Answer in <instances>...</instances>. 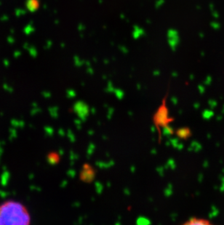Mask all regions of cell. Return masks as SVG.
<instances>
[{
    "mask_svg": "<svg viewBox=\"0 0 224 225\" xmlns=\"http://www.w3.org/2000/svg\"><path fill=\"white\" fill-rule=\"evenodd\" d=\"M31 217L25 205L14 200H7L0 205V224L27 225Z\"/></svg>",
    "mask_w": 224,
    "mask_h": 225,
    "instance_id": "cell-1",
    "label": "cell"
},
{
    "mask_svg": "<svg viewBox=\"0 0 224 225\" xmlns=\"http://www.w3.org/2000/svg\"><path fill=\"white\" fill-rule=\"evenodd\" d=\"M167 96V95L165 96L161 106L159 107L153 116V121L154 123V126L159 133V143L162 140V133L161 130H160V127L169 126V123L173 121V118L168 117L169 112H168V108L166 105Z\"/></svg>",
    "mask_w": 224,
    "mask_h": 225,
    "instance_id": "cell-2",
    "label": "cell"
},
{
    "mask_svg": "<svg viewBox=\"0 0 224 225\" xmlns=\"http://www.w3.org/2000/svg\"><path fill=\"white\" fill-rule=\"evenodd\" d=\"M74 111L82 121H85L89 115L88 106L82 101H78L74 105Z\"/></svg>",
    "mask_w": 224,
    "mask_h": 225,
    "instance_id": "cell-3",
    "label": "cell"
},
{
    "mask_svg": "<svg viewBox=\"0 0 224 225\" xmlns=\"http://www.w3.org/2000/svg\"><path fill=\"white\" fill-rule=\"evenodd\" d=\"M95 171L94 169L88 164L84 165L83 168H82V171H81L80 173V179L81 180L83 181L89 182L93 181V180L95 178Z\"/></svg>",
    "mask_w": 224,
    "mask_h": 225,
    "instance_id": "cell-4",
    "label": "cell"
},
{
    "mask_svg": "<svg viewBox=\"0 0 224 225\" xmlns=\"http://www.w3.org/2000/svg\"><path fill=\"white\" fill-rule=\"evenodd\" d=\"M185 224L188 225H208L210 224V221H208L207 219H204V218H196V217H194V218H191L189 221H186L185 223Z\"/></svg>",
    "mask_w": 224,
    "mask_h": 225,
    "instance_id": "cell-5",
    "label": "cell"
},
{
    "mask_svg": "<svg viewBox=\"0 0 224 225\" xmlns=\"http://www.w3.org/2000/svg\"><path fill=\"white\" fill-rule=\"evenodd\" d=\"M40 6V2L39 0H27L26 7L31 12H34L39 9Z\"/></svg>",
    "mask_w": 224,
    "mask_h": 225,
    "instance_id": "cell-6",
    "label": "cell"
},
{
    "mask_svg": "<svg viewBox=\"0 0 224 225\" xmlns=\"http://www.w3.org/2000/svg\"><path fill=\"white\" fill-rule=\"evenodd\" d=\"M191 131L187 128H180L176 131V135L178 136L180 139H186L191 136Z\"/></svg>",
    "mask_w": 224,
    "mask_h": 225,
    "instance_id": "cell-7",
    "label": "cell"
},
{
    "mask_svg": "<svg viewBox=\"0 0 224 225\" xmlns=\"http://www.w3.org/2000/svg\"><path fill=\"white\" fill-rule=\"evenodd\" d=\"M47 162L50 165H55L59 162L60 155L55 152H50L47 155Z\"/></svg>",
    "mask_w": 224,
    "mask_h": 225,
    "instance_id": "cell-8",
    "label": "cell"
},
{
    "mask_svg": "<svg viewBox=\"0 0 224 225\" xmlns=\"http://www.w3.org/2000/svg\"><path fill=\"white\" fill-rule=\"evenodd\" d=\"M95 165H96L98 167L101 168H110V167H112V165H114V162L112 160V161H111V162L106 163L101 162V161H99V162H97L96 163H95Z\"/></svg>",
    "mask_w": 224,
    "mask_h": 225,
    "instance_id": "cell-9",
    "label": "cell"
},
{
    "mask_svg": "<svg viewBox=\"0 0 224 225\" xmlns=\"http://www.w3.org/2000/svg\"><path fill=\"white\" fill-rule=\"evenodd\" d=\"M151 221L149 218H146L144 216H140L138 217L137 221H136V224H151Z\"/></svg>",
    "mask_w": 224,
    "mask_h": 225,
    "instance_id": "cell-10",
    "label": "cell"
},
{
    "mask_svg": "<svg viewBox=\"0 0 224 225\" xmlns=\"http://www.w3.org/2000/svg\"><path fill=\"white\" fill-rule=\"evenodd\" d=\"M163 135L164 136H170L173 134V129L169 126L163 127Z\"/></svg>",
    "mask_w": 224,
    "mask_h": 225,
    "instance_id": "cell-11",
    "label": "cell"
},
{
    "mask_svg": "<svg viewBox=\"0 0 224 225\" xmlns=\"http://www.w3.org/2000/svg\"><path fill=\"white\" fill-rule=\"evenodd\" d=\"M95 146L93 144V143H90V145H89V147H88V150H87V158H90V156H91L92 155H93V153L95 151Z\"/></svg>",
    "mask_w": 224,
    "mask_h": 225,
    "instance_id": "cell-12",
    "label": "cell"
},
{
    "mask_svg": "<svg viewBox=\"0 0 224 225\" xmlns=\"http://www.w3.org/2000/svg\"><path fill=\"white\" fill-rule=\"evenodd\" d=\"M95 189H96L97 193H98V194H101V193H102L103 189H104V187H103L102 184L97 181V182H95Z\"/></svg>",
    "mask_w": 224,
    "mask_h": 225,
    "instance_id": "cell-13",
    "label": "cell"
},
{
    "mask_svg": "<svg viewBox=\"0 0 224 225\" xmlns=\"http://www.w3.org/2000/svg\"><path fill=\"white\" fill-rule=\"evenodd\" d=\"M67 136H68V137H69L70 142H72V143L75 142V141H76L75 136H74V133L72 132V131H71V130H70V129H69L67 131Z\"/></svg>",
    "mask_w": 224,
    "mask_h": 225,
    "instance_id": "cell-14",
    "label": "cell"
},
{
    "mask_svg": "<svg viewBox=\"0 0 224 225\" xmlns=\"http://www.w3.org/2000/svg\"><path fill=\"white\" fill-rule=\"evenodd\" d=\"M114 93H115L116 96H117V99H123L124 96H125V93H124V92L122 91V90H121L115 89V90H114Z\"/></svg>",
    "mask_w": 224,
    "mask_h": 225,
    "instance_id": "cell-15",
    "label": "cell"
},
{
    "mask_svg": "<svg viewBox=\"0 0 224 225\" xmlns=\"http://www.w3.org/2000/svg\"><path fill=\"white\" fill-rule=\"evenodd\" d=\"M50 109H52V111L50 110V115H52V117L54 118H57L58 117V107H52V108H50Z\"/></svg>",
    "mask_w": 224,
    "mask_h": 225,
    "instance_id": "cell-16",
    "label": "cell"
},
{
    "mask_svg": "<svg viewBox=\"0 0 224 225\" xmlns=\"http://www.w3.org/2000/svg\"><path fill=\"white\" fill-rule=\"evenodd\" d=\"M76 96H77V93H76L74 90H69L66 91V96H67L69 99H73V98H75Z\"/></svg>",
    "mask_w": 224,
    "mask_h": 225,
    "instance_id": "cell-17",
    "label": "cell"
},
{
    "mask_svg": "<svg viewBox=\"0 0 224 225\" xmlns=\"http://www.w3.org/2000/svg\"><path fill=\"white\" fill-rule=\"evenodd\" d=\"M78 158V155L75 154L73 151L70 152V160L71 161H72V165L74 164V162L75 160H77Z\"/></svg>",
    "mask_w": 224,
    "mask_h": 225,
    "instance_id": "cell-18",
    "label": "cell"
},
{
    "mask_svg": "<svg viewBox=\"0 0 224 225\" xmlns=\"http://www.w3.org/2000/svg\"><path fill=\"white\" fill-rule=\"evenodd\" d=\"M67 175L69 176V177H71V178H74L76 176V171H74V169H69V170L67 171Z\"/></svg>",
    "mask_w": 224,
    "mask_h": 225,
    "instance_id": "cell-19",
    "label": "cell"
},
{
    "mask_svg": "<svg viewBox=\"0 0 224 225\" xmlns=\"http://www.w3.org/2000/svg\"><path fill=\"white\" fill-rule=\"evenodd\" d=\"M114 109L113 108H109V110H108V115H107V118L109 119V120H111V118H112V115H113V113H114Z\"/></svg>",
    "mask_w": 224,
    "mask_h": 225,
    "instance_id": "cell-20",
    "label": "cell"
},
{
    "mask_svg": "<svg viewBox=\"0 0 224 225\" xmlns=\"http://www.w3.org/2000/svg\"><path fill=\"white\" fill-rule=\"evenodd\" d=\"M74 123H75L76 126H77V128H78L79 130H80L81 128H82V126H81V125H82V120H74Z\"/></svg>",
    "mask_w": 224,
    "mask_h": 225,
    "instance_id": "cell-21",
    "label": "cell"
},
{
    "mask_svg": "<svg viewBox=\"0 0 224 225\" xmlns=\"http://www.w3.org/2000/svg\"><path fill=\"white\" fill-rule=\"evenodd\" d=\"M45 130H46V132H47V134H49V135L52 136V134H53V133H54L53 131H53V129H52V128H50V127H48V128H46Z\"/></svg>",
    "mask_w": 224,
    "mask_h": 225,
    "instance_id": "cell-22",
    "label": "cell"
},
{
    "mask_svg": "<svg viewBox=\"0 0 224 225\" xmlns=\"http://www.w3.org/2000/svg\"><path fill=\"white\" fill-rule=\"evenodd\" d=\"M157 172H158V173H159L161 176H163V174H162V173H163V168H161V167H158V168H157Z\"/></svg>",
    "mask_w": 224,
    "mask_h": 225,
    "instance_id": "cell-23",
    "label": "cell"
},
{
    "mask_svg": "<svg viewBox=\"0 0 224 225\" xmlns=\"http://www.w3.org/2000/svg\"><path fill=\"white\" fill-rule=\"evenodd\" d=\"M58 134H59L61 136H64L65 135H66V132H65L63 129H60L59 131H58Z\"/></svg>",
    "mask_w": 224,
    "mask_h": 225,
    "instance_id": "cell-24",
    "label": "cell"
},
{
    "mask_svg": "<svg viewBox=\"0 0 224 225\" xmlns=\"http://www.w3.org/2000/svg\"><path fill=\"white\" fill-rule=\"evenodd\" d=\"M67 184H68L67 181H66V180L63 181V182H62L61 184H60V187H66Z\"/></svg>",
    "mask_w": 224,
    "mask_h": 225,
    "instance_id": "cell-25",
    "label": "cell"
},
{
    "mask_svg": "<svg viewBox=\"0 0 224 225\" xmlns=\"http://www.w3.org/2000/svg\"><path fill=\"white\" fill-rule=\"evenodd\" d=\"M124 192H125V195H130V190L128 189H124Z\"/></svg>",
    "mask_w": 224,
    "mask_h": 225,
    "instance_id": "cell-26",
    "label": "cell"
},
{
    "mask_svg": "<svg viewBox=\"0 0 224 225\" xmlns=\"http://www.w3.org/2000/svg\"><path fill=\"white\" fill-rule=\"evenodd\" d=\"M73 206H75V207H79L80 206V203H79V202H75V205L74 204H73Z\"/></svg>",
    "mask_w": 224,
    "mask_h": 225,
    "instance_id": "cell-27",
    "label": "cell"
},
{
    "mask_svg": "<svg viewBox=\"0 0 224 225\" xmlns=\"http://www.w3.org/2000/svg\"><path fill=\"white\" fill-rule=\"evenodd\" d=\"M130 170H131L132 173H134L135 171H136V167H135V166H132L131 169H130Z\"/></svg>",
    "mask_w": 224,
    "mask_h": 225,
    "instance_id": "cell-28",
    "label": "cell"
},
{
    "mask_svg": "<svg viewBox=\"0 0 224 225\" xmlns=\"http://www.w3.org/2000/svg\"><path fill=\"white\" fill-rule=\"evenodd\" d=\"M93 134H94V131H93V130H90V131H88V134H89V135H93Z\"/></svg>",
    "mask_w": 224,
    "mask_h": 225,
    "instance_id": "cell-29",
    "label": "cell"
},
{
    "mask_svg": "<svg viewBox=\"0 0 224 225\" xmlns=\"http://www.w3.org/2000/svg\"><path fill=\"white\" fill-rule=\"evenodd\" d=\"M59 154H60V155H63V150H62V149H60V150H59Z\"/></svg>",
    "mask_w": 224,
    "mask_h": 225,
    "instance_id": "cell-30",
    "label": "cell"
},
{
    "mask_svg": "<svg viewBox=\"0 0 224 225\" xmlns=\"http://www.w3.org/2000/svg\"><path fill=\"white\" fill-rule=\"evenodd\" d=\"M91 112H92V113L93 114V115H95V112H96V110H95V108H93V109H92Z\"/></svg>",
    "mask_w": 224,
    "mask_h": 225,
    "instance_id": "cell-31",
    "label": "cell"
},
{
    "mask_svg": "<svg viewBox=\"0 0 224 225\" xmlns=\"http://www.w3.org/2000/svg\"><path fill=\"white\" fill-rule=\"evenodd\" d=\"M152 153L153 154V155H156V153H157V151H156L155 149H154V150H152Z\"/></svg>",
    "mask_w": 224,
    "mask_h": 225,
    "instance_id": "cell-32",
    "label": "cell"
},
{
    "mask_svg": "<svg viewBox=\"0 0 224 225\" xmlns=\"http://www.w3.org/2000/svg\"><path fill=\"white\" fill-rule=\"evenodd\" d=\"M155 128H156V127H155V126H152V133H154Z\"/></svg>",
    "mask_w": 224,
    "mask_h": 225,
    "instance_id": "cell-33",
    "label": "cell"
},
{
    "mask_svg": "<svg viewBox=\"0 0 224 225\" xmlns=\"http://www.w3.org/2000/svg\"><path fill=\"white\" fill-rule=\"evenodd\" d=\"M107 186H108V187H111V183H110V182H108Z\"/></svg>",
    "mask_w": 224,
    "mask_h": 225,
    "instance_id": "cell-34",
    "label": "cell"
}]
</instances>
